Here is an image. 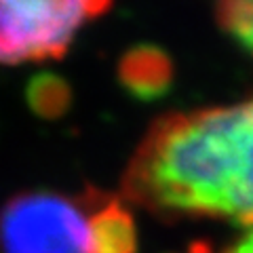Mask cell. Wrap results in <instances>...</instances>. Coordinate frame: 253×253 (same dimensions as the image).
<instances>
[{"label":"cell","instance_id":"3","mask_svg":"<svg viewBox=\"0 0 253 253\" xmlns=\"http://www.w3.org/2000/svg\"><path fill=\"white\" fill-rule=\"evenodd\" d=\"M2 253H89L84 196L49 190L21 192L0 213Z\"/></svg>","mask_w":253,"mask_h":253},{"label":"cell","instance_id":"2","mask_svg":"<svg viewBox=\"0 0 253 253\" xmlns=\"http://www.w3.org/2000/svg\"><path fill=\"white\" fill-rule=\"evenodd\" d=\"M112 0H0V63L61 57Z\"/></svg>","mask_w":253,"mask_h":253},{"label":"cell","instance_id":"5","mask_svg":"<svg viewBox=\"0 0 253 253\" xmlns=\"http://www.w3.org/2000/svg\"><path fill=\"white\" fill-rule=\"evenodd\" d=\"M173 68L169 57L154 46H137L125 55L118 66V81L137 99L163 97L171 86Z\"/></svg>","mask_w":253,"mask_h":253},{"label":"cell","instance_id":"6","mask_svg":"<svg viewBox=\"0 0 253 253\" xmlns=\"http://www.w3.org/2000/svg\"><path fill=\"white\" fill-rule=\"evenodd\" d=\"M30 108L42 118H57L70 106V86L53 74H38L28 86Z\"/></svg>","mask_w":253,"mask_h":253},{"label":"cell","instance_id":"4","mask_svg":"<svg viewBox=\"0 0 253 253\" xmlns=\"http://www.w3.org/2000/svg\"><path fill=\"white\" fill-rule=\"evenodd\" d=\"M89 217V253H137V226L123 199L95 188L84 192Z\"/></svg>","mask_w":253,"mask_h":253},{"label":"cell","instance_id":"8","mask_svg":"<svg viewBox=\"0 0 253 253\" xmlns=\"http://www.w3.org/2000/svg\"><path fill=\"white\" fill-rule=\"evenodd\" d=\"M221 253H253V224H249Z\"/></svg>","mask_w":253,"mask_h":253},{"label":"cell","instance_id":"7","mask_svg":"<svg viewBox=\"0 0 253 253\" xmlns=\"http://www.w3.org/2000/svg\"><path fill=\"white\" fill-rule=\"evenodd\" d=\"M219 26L253 55V0H215Z\"/></svg>","mask_w":253,"mask_h":253},{"label":"cell","instance_id":"1","mask_svg":"<svg viewBox=\"0 0 253 253\" xmlns=\"http://www.w3.org/2000/svg\"><path fill=\"white\" fill-rule=\"evenodd\" d=\"M123 196L167 221L253 224V99L161 116L126 165Z\"/></svg>","mask_w":253,"mask_h":253}]
</instances>
